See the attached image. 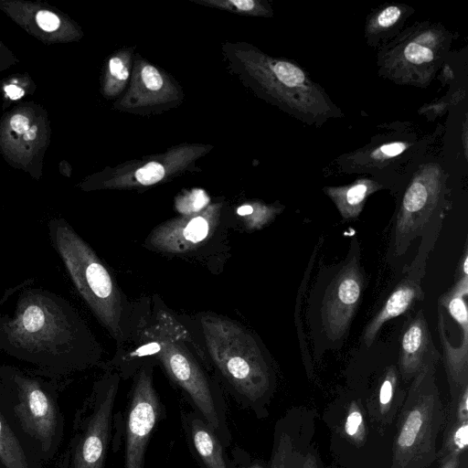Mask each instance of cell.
Masks as SVG:
<instances>
[{"instance_id":"cell-25","label":"cell","mask_w":468,"mask_h":468,"mask_svg":"<svg viewBox=\"0 0 468 468\" xmlns=\"http://www.w3.org/2000/svg\"><path fill=\"white\" fill-rule=\"evenodd\" d=\"M141 77L148 90H158L163 86V79L160 73L151 65H146L142 69Z\"/></svg>"},{"instance_id":"cell-10","label":"cell","mask_w":468,"mask_h":468,"mask_svg":"<svg viewBox=\"0 0 468 468\" xmlns=\"http://www.w3.org/2000/svg\"><path fill=\"white\" fill-rule=\"evenodd\" d=\"M214 217L210 213L172 220L155 228L146 244L165 252H186L192 250L212 232Z\"/></svg>"},{"instance_id":"cell-17","label":"cell","mask_w":468,"mask_h":468,"mask_svg":"<svg viewBox=\"0 0 468 468\" xmlns=\"http://www.w3.org/2000/svg\"><path fill=\"white\" fill-rule=\"evenodd\" d=\"M345 432L356 445H361L366 437L363 415L356 402L349 406L345 422Z\"/></svg>"},{"instance_id":"cell-14","label":"cell","mask_w":468,"mask_h":468,"mask_svg":"<svg viewBox=\"0 0 468 468\" xmlns=\"http://www.w3.org/2000/svg\"><path fill=\"white\" fill-rule=\"evenodd\" d=\"M0 468H43L0 409Z\"/></svg>"},{"instance_id":"cell-8","label":"cell","mask_w":468,"mask_h":468,"mask_svg":"<svg viewBox=\"0 0 468 468\" xmlns=\"http://www.w3.org/2000/svg\"><path fill=\"white\" fill-rule=\"evenodd\" d=\"M165 413L154 385L153 363L149 359L143 360L133 376L122 417V468H144L148 443Z\"/></svg>"},{"instance_id":"cell-37","label":"cell","mask_w":468,"mask_h":468,"mask_svg":"<svg viewBox=\"0 0 468 468\" xmlns=\"http://www.w3.org/2000/svg\"><path fill=\"white\" fill-rule=\"evenodd\" d=\"M37 125L31 126L25 133L24 138L27 141L34 140L37 136Z\"/></svg>"},{"instance_id":"cell-11","label":"cell","mask_w":468,"mask_h":468,"mask_svg":"<svg viewBox=\"0 0 468 468\" xmlns=\"http://www.w3.org/2000/svg\"><path fill=\"white\" fill-rule=\"evenodd\" d=\"M181 421L189 449L201 468H229L226 448L197 411L181 410Z\"/></svg>"},{"instance_id":"cell-1","label":"cell","mask_w":468,"mask_h":468,"mask_svg":"<svg viewBox=\"0 0 468 468\" xmlns=\"http://www.w3.org/2000/svg\"><path fill=\"white\" fill-rule=\"evenodd\" d=\"M0 352L58 379L96 365L98 345L73 305L61 295L22 284L0 313Z\"/></svg>"},{"instance_id":"cell-32","label":"cell","mask_w":468,"mask_h":468,"mask_svg":"<svg viewBox=\"0 0 468 468\" xmlns=\"http://www.w3.org/2000/svg\"><path fill=\"white\" fill-rule=\"evenodd\" d=\"M405 144L403 143H391L388 144H384L380 147V152L386 156H395L402 153L405 149Z\"/></svg>"},{"instance_id":"cell-35","label":"cell","mask_w":468,"mask_h":468,"mask_svg":"<svg viewBox=\"0 0 468 468\" xmlns=\"http://www.w3.org/2000/svg\"><path fill=\"white\" fill-rule=\"evenodd\" d=\"M7 96L12 100L20 99L24 95V90L16 85H8L5 88Z\"/></svg>"},{"instance_id":"cell-22","label":"cell","mask_w":468,"mask_h":468,"mask_svg":"<svg viewBox=\"0 0 468 468\" xmlns=\"http://www.w3.org/2000/svg\"><path fill=\"white\" fill-rule=\"evenodd\" d=\"M164 166L157 162H150L135 172L136 180L144 186L159 182L165 176Z\"/></svg>"},{"instance_id":"cell-2","label":"cell","mask_w":468,"mask_h":468,"mask_svg":"<svg viewBox=\"0 0 468 468\" xmlns=\"http://www.w3.org/2000/svg\"><path fill=\"white\" fill-rule=\"evenodd\" d=\"M130 335L133 348L119 363L121 378L133 376L137 362L146 357L157 360L171 381L184 391L193 410L223 442L229 441L232 434L223 392L202 367L199 359L207 367L208 359L186 327L155 301L150 314L140 316L137 325L130 327Z\"/></svg>"},{"instance_id":"cell-6","label":"cell","mask_w":468,"mask_h":468,"mask_svg":"<svg viewBox=\"0 0 468 468\" xmlns=\"http://www.w3.org/2000/svg\"><path fill=\"white\" fill-rule=\"evenodd\" d=\"M438 359H428L414 376L402 407L391 468H427L437 456L436 439L445 418L435 382Z\"/></svg>"},{"instance_id":"cell-12","label":"cell","mask_w":468,"mask_h":468,"mask_svg":"<svg viewBox=\"0 0 468 468\" xmlns=\"http://www.w3.org/2000/svg\"><path fill=\"white\" fill-rule=\"evenodd\" d=\"M438 356L421 310L406 324L400 338L399 370L405 379L414 378L428 359Z\"/></svg>"},{"instance_id":"cell-21","label":"cell","mask_w":468,"mask_h":468,"mask_svg":"<svg viewBox=\"0 0 468 468\" xmlns=\"http://www.w3.org/2000/svg\"><path fill=\"white\" fill-rule=\"evenodd\" d=\"M467 433H468V420L466 421H456V425L453 431L450 434L448 440V447L444 453V458L453 452L462 453L467 446Z\"/></svg>"},{"instance_id":"cell-9","label":"cell","mask_w":468,"mask_h":468,"mask_svg":"<svg viewBox=\"0 0 468 468\" xmlns=\"http://www.w3.org/2000/svg\"><path fill=\"white\" fill-rule=\"evenodd\" d=\"M363 276L354 257L339 271L328 286L322 308L324 331L331 340L346 332L363 289Z\"/></svg>"},{"instance_id":"cell-7","label":"cell","mask_w":468,"mask_h":468,"mask_svg":"<svg viewBox=\"0 0 468 468\" xmlns=\"http://www.w3.org/2000/svg\"><path fill=\"white\" fill-rule=\"evenodd\" d=\"M121 376L109 369L92 385L77 409L71 436L58 468H104L115 424Z\"/></svg>"},{"instance_id":"cell-34","label":"cell","mask_w":468,"mask_h":468,"mask_svg":"<svg viewBox=\"0 0 468 468\" xmlns=\"http://www.w3.org/2000/svg\"><path fill=\"white\" fill-rule=\"evenodd\" d=\"M240 11H250L254 8L255 3L251 0H232L229 2Z\"/></svg>"},{"instance_id":"cell-26","label":"cell","mask_w":468,"mask_h":468,"mask_svg":"<svg viewBox=\"0 0 468 468\" xmlns=\"http://www.w3.org/2000/svg\"><path fill=\"white\" fill-rule=\"evenodd\" d=\"M38 26L45 31H54L59 26V20L58 16L48 11H39L36 16Z\"/></svg>"},{"instance_id":"cell-15","label":"cell","mask_w":468,"mask_h":468,"mask_svg":"<svg viewBox=\"0 0 468 468\" xmlns=\"http://www.w3.org/2000/svg\"><path fill=\"white\" fill-rule=\"evenodd\" d=\"M439 319L440 336L452 399L456 402L461 391L468 386V344L462 343L459 347H452L446 335L444 319L441 312Z\"/></svg>"},{"instance_id":"cell-36","label":"cell","mask_w":468,"mask_h":468,"mask_svg":"<svg viewBox=\"0 0 468 468\" xmlns=\"http://www.w3.org/2000/svg\"><path fill=\"white\" fill-rule=\"evenodd\" d=\"M303 468H317L316 459L314 454L308 453L306 455Z\"/></svg>"},{"instance_id":"cell-31","label":"cell","mask_w":468,"mask_h":468,"mask_svg":"<svg viewBox=\"0 0 468 468\" xmlns=\"http://www.w3.org/2000/svg\"><path fill=\"white\" fill-rule=\"evenodd\" d=\"M28 119L22 114H16L10 120V125L18 133H25L29 129Z\"/></svg>"},{"instance_id":"cell-19","label":"cell","mask_w":468,"mask_h":468,"mask_svg":"<svg viewBox=\"0 0 468 468\" xmlns=\"http://www.w3.org/2000/svg\"><path fill=\"white\" fill-rule=\"evenodd\" d=\"M397 384V370L393 366L389 367L384 376V379L378 392L379 410L385 414L390 408L394 389Z\"/></svg>"},{"instance_id":"cell-30","label":"cell","mask_w":468,"mask_h":468,"mask_svg":"<svg viewBox=\"0 0 468 468\" xmlns=\"http://www.w3.org/2000/svg\"><path fill=\"white\" fill-rule=\"evenodd\" d=\"M457 421L468 420V386H466L458 397Z\"/></svg>"},{"instance_id":"cell-24","label":"cell","mask_w":468,"mask_h":468,"mask_svg":"<svg viewBox=\"0 0 468 468\" xmlns=\"http://www.w3.org/2000/svg\"><path fill=\"white\" fill-rule=\"evenodd\" d=\"M404 56L413 64H422L433 58L432 51L429 48L414 42L406 46Z\"/></svg>"},{"instance_id":"cell-16","label":"cell","mask_w":468,"mask_h":468,"mask_svg":"<svg viewBox=\"0 0 468 468\" xmlns=\"http://www.w3.org/2000/svg\"><path fill=\"white\" fill-rule=\"evenodd\" d=\"M370 187L367 184L359 183L348 188L330 189L329 194L345 219L358 217Z\"/></svg>"},{"instance_id":"cell-20","label":"cell","mask_w":468,"mask_h":468,"mask_svg":"<svg viewBox=\"0 0 468 468\" xmlns=\"http://www.w3.org/2000/svg\"><path fill=\"white\" fill-rule=\"evenodd\" d=\"M239 216H253L248 220L249 229H257L262 228L266 223L271 221L274 217L275 211L270 208L261 207L257 212L250 205H243L237 210Z\"/></svg>"},{"instance_id":"cell-3","label":"cell","mask_w":468,"mask_h":468,"mask_svg":"<svg viewBox=\"0 0 468 468\" xmlns=\"http://www.w3.org/2000/svg\"><path fill=\"white\" fill-rule=\"evenodd\" d=\"M198 324L209 365L237 403L259 414L271 375L256 339L241 324L218 314H202Z\"/></svg>"},{"instance_id":"cell-28","label":"cell","mask_w":468,"mask_h":468,"mask_svg":"<svg viewBox=\"0 0 468 468\" xmlns=\"http://www.w3.org/2000/svg\"><path fill=\"white\" fill-rule=\"evenodd\" d=\"M189 205L185 207L182 211L197 212L206 206L208 198L203 190H195L188 197Z\"/></svg>"},{"instance_id":"cell-29","label":"cell","mask_w":468,"mask_h":468,"mask_svg":"<svg viewBox=\"0 0 468 468\" xmlns=\"http://www.w3.org/2000/svg\"><path fill=\"white\" fill-rule=\"evenodd\" d=\"M109 68L112 75L118 80L124 81L127 80L129 71L121 58L116 57L111 58L109 62Z\"/></svg>"},{"instance_id":"cell-5","label":"cell","mask_w":468,"mask_h":468,"mask_svg":"<svg viewBox=\"0 0 468 468\" xmlns=\"http://www.w3.org/2000/svg\"><path fill=\"white\" fill-rule=\"evenodd\" d=\"M48 231L79 294L108 333L124 343L129 334L127 304L107 267L67 221H49Z\"/></svg>"},{"instance_id":"cell-23","label":"cell","mask_w":468,"mask_h":468,"mask_svg":"<svg viewBox=\"0 0 468 468\" xmlns=\"http://www.w3.org/2000/svg\"><path fill=\"white\" fill-rule=\"evenodd\" d=\"M228 463L229 468H265L261 463L252 461L249 453L239 446L231 449Z\"/></svg>"},{"instance_id":"cell-13","label":"cell","mask_w":468,"mask_h":468,"mask_svg":"<svg viewBox=\"0 0 468 468\" xmlns=\"http://www.w3.org/2000/svg\"><path fill=\"white\" fill-rule=\"evenodd\" d=\"M421 296V289L415 282H403L398 285L364 330L363 342L366 346L369 347L372 345L379 329L387 321L404 314Z\"/></svg>"},{"instance_id":"cell-27","label":"cell","mask_w":468,"mask_h":468,"mask_svg":"<svg viewBox=\"0 0 468 468\" xmlns=\"http://www.w3.org/2000/svg\"><path fill=\"white\" fill-rule=\"evenodd\" d=\"M401 11L397 6L385 8L378 16V24L382 27H388L394 25L399 18Z\"/></svg>"},{"instance_id":"cell-33","label":"cell","mask_w":468,"mask_h":468,"mask_svg":"<svg viewBox=\"0 0 468 468\" xmlns=\"http://www.w3.org/2000/svg\"><path fill=\"white\" fill-rule=\"evenodd\" d=\"M459 452H453L444 458L443 463L441 468H458L460 463Z\"/></svg>"},{"instance_id":"cell-4","label":"cell","mask_w":468,"mask_h":468,"mask_svg":"<svg viewBox=\"0 0 468 468\" xmlns=\"http://www.w3.org/2000/svg\"><path fill=\"white\" fill-rule=\"evenodd\" d=\"M0 409L42 463L56 456L65 427L57 379L0 366Z\"/></svg>"},{"instance_id":"cell-18","label":"cell","mask_w":468,"mask_h":468,"mask_svg":"<svg viewBox=\"0 0 468 468\" xmlns=\"http://www.w3.org/2000/svg\"><path fill=\"white\" fill-rule=\"evenodd\" d=\"M276 77L288 87H298L305 82L302 69L287 61H278L272 66Z\"/></svg>"}]
</instances>
